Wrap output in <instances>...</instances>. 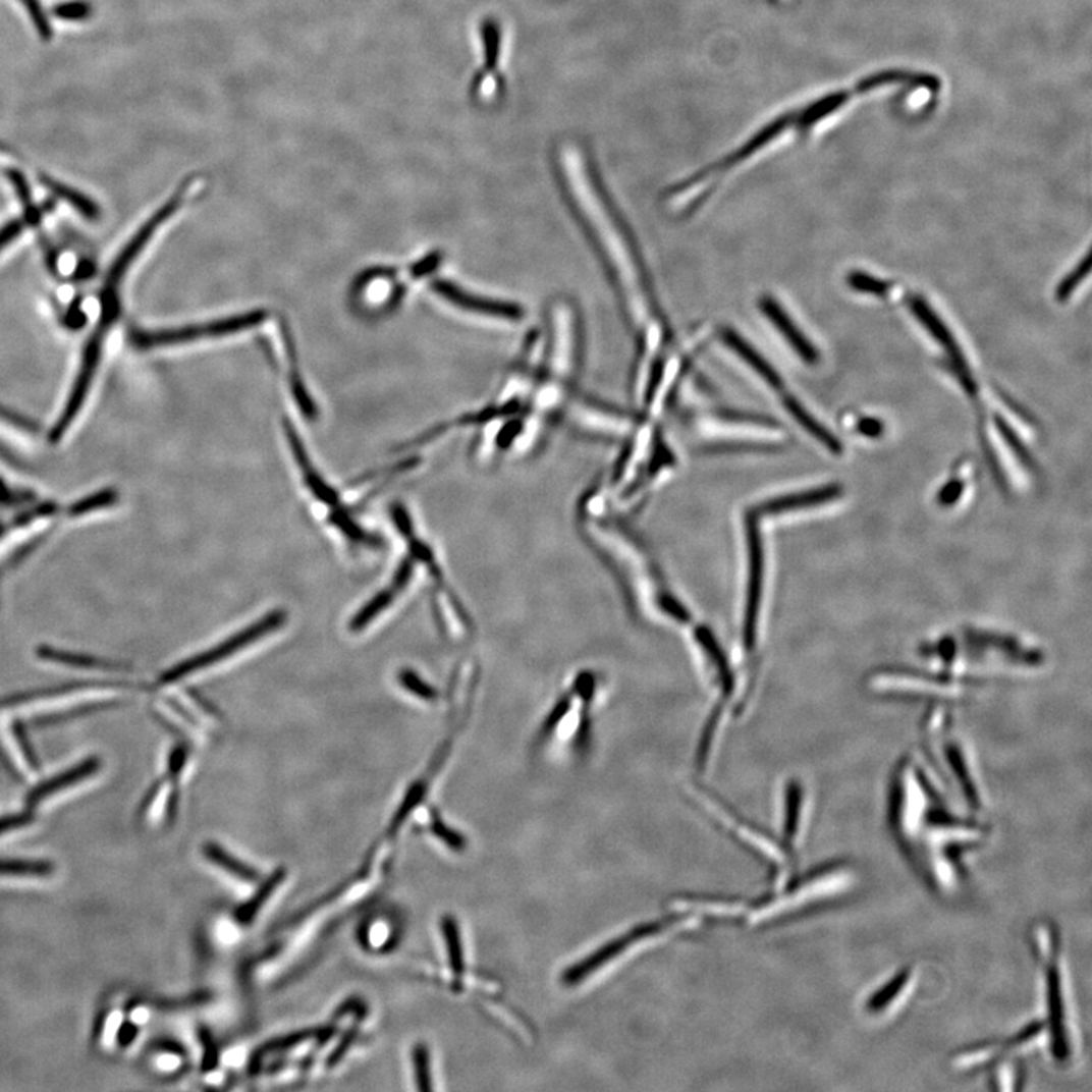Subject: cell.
Returning <instances> with one entry per match:
<instances>
[{"instance_id":"cell-1","label":"cell","mask_w":1092,"mask_h":1092,"mask_svg":"<svg viewBox=\"0 0 1092 1092\" xmlns=\"http://www.w3.org/2000/svg\"><path fill=\"white\" fill-rule=\"evenodd\" d=\"M942 90V80L932 71L912 67H883L862 76L806 96L769 117L754 129L740 148L733 149L721 161L694 176L695 184L710 194L721 179L762 157L763 154L793 145L806 143L824 134L849 117L856 108L890 96L905 95L933 98Z\"/></svg>"},{"instance_id":"cell-2","label":"cell","mask_w":1092,"mask_h":1092,"mask_svg":"<svg viewBox=\"0 0 1092 1092\" xmlns=\"http://www.w3.org/2000/svg\"><path fill=\"white\" fill-rule=\"evenodd\" d=\"M1030 942L1042 973L1047 1042L1054 1059L1066 1063L1075 1054L1076 1033L1073 1029L1069 974L1062 961L1057 927L1050 921H1039L1032 927Z\"/></svg>"},{"instance_id":"cell-3","label":"cell","mask_w":1092,"mask_h":1092,"mask_svg":"<svg viewBox=\"0 0 1092 1092\" xmlns=\"http://www.w3.org/2000/svg\"><path fill=\"white\" fill-rule=\"evenodd\" d=\"M285 439H287L288 445H290L291 454H293L294 460H296L297 468H299L301 476L304 478L307 489L310 490L315 499H318L322 504L327 505L330 508V516H328V523L341 533L344 541L349 542L350 545L360 546V548L381 549L383 548V541L374 533L368 532L363 529L356 517L352 516V511L347 508L346 505L341 502L340 495L337 490L321 476L315 465H313L312 458H310L309 452H307L306 445L301 440L299 434L294 430L293 424L290 421H284Z\"/></svg>"},{"instance_id":"cell-4","label":"cell","mask_w":1092,"mask_h":1092,"mask_svg":"<svg viewBox=\"0 0 1092 1092\" xmlns=\"http://www.w3.org/2000/svg\"><path fill=\"white\" fill-rule=\"evenodd\" d=\"M855 882V871L849 865H827L809 874L796 885H790L771 902L762 903L756 911L751 912V921L760 923L780 915L793 914L797 909L806 906L827 902L845 893Z\"/></svg>"},{"instance_id":"cell-5","label":"cell","mask_w":1092,"mask_h":1092,"mask_svg":"<svg viewBox=\"0 0 1092 1092\" xmlns=\"http://www.w3.org/2000/svg\"><path fill=\"white\" fill-rule=\"evenodd\" d=\"M285 620H287V613L284 610H273V612L266 613L257 622H253L247 629L229 636L219 645H214V647L208 648V650L190 657V659L182 660L178 665L164 672L157 685L161 686V688H164V686L167 688V686L176 685V683L185 680L192 675L201 674V672L210 669L211 666L225 662L234 654L247 650L251 645L262 641L266 636L275 633L276 630L282 629Z\"/></svg>"},{"instance_id":"cell-6","label":"cell","mask_w":1092,"mask_h":1092,"mask_svg":"<svg viewBox=\"0 0 1092 1092\" xmlns=\"http://www.w3.org/2000/svg\"><path fill=\"white\" fill-rule=\"evenodd\" d=\"M268 313L265 310H254L244 315L234 318L219 319V321L204 322V324L187 325V327L172 328V330L143 331L135 330L131 334L132 344L139 349L151 350L157 347L178 346L192 341L210 339V337L229 336V334L241 333L251 330L265 322Z\"/></svg>"},{"instance_id":"cell-7","label":"cell","mask_w":1092,"mask_h":1092,"mask_svg":"<svg viewBox=\"0 0 1092 1092\" xmlns=\"http://www.w3.org/2000/svg\"><path fill=\"white\" fill-rule=\"evenodd\" d=\"M481 46V66L474 74V98L480 102L495 101L504 87V67L507 60L508 37L499 18L484 17L478 26Z\"/></svg>"},{"instance_id":"cell-8","label":"cell","mask_w":1092,"mask_h":1092,"mask_svg":"<svg viewBox=\"0 0 1092 1092\" xmlns=\"http://www.w3.org/2000/svg\"><path fill=\"white\" fill-rule=\"evenodd\" d=\"M909 309L914 313L917 321L921 325H924L927 333L935 339L936 343L945 350L948 357L947 369L954 375L956 378L967 377V375L973 374L970 366H968L967 360H965L964 353H962L961 346L956 341L953 333L950 328L944 324L938 313L930 307L924 297L914 296L909 303Z\"/></svg>"},{"instance_id":"cell-9","label":"cell","mask_w":1092,"mask_h":1092,"mask_svg":"<svg viewBox=\"0 0 1092 1092\" xmlns=\"http://www.w3.org/2000/svg\"><path fill=\"white\" fill-rule=\"evenodd\" d=\"M915 986H917V970L914 967L902 968L868 997L865 1001V1011L873 1019L893 1016L914 994Z\"/></svg>"},{"instance_id":"cell-10","label":"cell","mask_w":1092,"mask_h":1092,"mask_svg":"<svg viewBox=\"0 0 1092 1092\" xmlns=\"http://www.w3.org/2000/svg\"><path fill=\"white\" fill-rule=\"evenodd\" d=\"M433 290L436 291L443 299L451 303L452 306L458 307V309L467 310V312L478 313V315L490 316V318L505 319V321H517L523 318V310L520 307L513 306V304L501 303V301L487 299V297L477 296V294L468 293L463 288L457 287L449 281H443V279H437L431 284Z\"/></svg>"},{"instance_id":"cell-11","label":"cell","mask_w":1092,"mask_h":1092,"mask_svg":"<svg viewBox=\"0 0 1092 1092\" xmlns=\"http://www.w3.org/2000/svg\"><path fill=\"white\" fill-rule=\"evenodd\" d=\"M759 307L760 310H762L763 315H765L766 318H768V321L774 325L775 330L781 334V337L786 340V343L793 347L794 352H796L803 362L808 363V365L811 366L818 365L819 359H821L818 347L806 337V334L803 333L799 327H797L796 322H794L793 318L784 312L783 307L780 306L778 301H775L774 297L771 296H763L762 299L759 301Z\"/></svg>"},{"instance_id":"cell-12","label":"cell","mask_w":1092,"mask_h":1092,"mask_svg":"<svg viewBox=\"0 0 1092 1092\" xmlns=\"http://www.w3.org/2000/svg\"><path fill=\"white\" fill-rule=\"evenodd\" d=\"M413 574H415V560L412 557L405 558L401 561L398 569H396L395 576H393L392 585L389 588L383 589L378 592L372 600L363 609L357 612L356 616L350 620L349 629L352 632H360V630L366 629L375 617L380 616L384 610L389 609L399 594L408 588L410 582H412Z\"/></svg>"},{"instance_id":"cell-13","label":"cell","mask_w":1092,"mask_h":1092,"mask_svg":"<svg viewBox=\"0 0 1092 1092\" xmlns=\"http://www.w3.org/2000/svg\"><path fill=\"white\" fill-rule=\"evenodd\" d=\"M99 769H101V760H84V762H80L79 765L74 766V768L67 769L63 774L57 775V777L43 781L42 784H39V786L28 796V806L34 809L45 805L48 800L66 793L70 787L79 786L84 781L90 780L93 775L98 774Z\"/></svg>"},{"instance_id":"cell-14","label":"cell","mask_w":1092,"mask_h":1092,"mask_svg":"<svg viewBox=\"0 0 1092 1092\" xmlns=\"http://www.w3.org/2000/svg\"><path fill=\"white\" fill-rule=\"evenodd\" d=\"M750 544V589L749 603H747L746 641L749 647H753L756 639L757 613H759L760 592H762L763 560L762 546H760L759 530L753 521L749 523Z\"/></svg>"},{"instance_id":"cell-15","label":"cell","mask_w":1092,"mask_h":1092,"mask_svg":"<svg viewBox=\"0 0 1092 1092\" xmlns=\"http://www.w3.org/2000/svg\"><path fill=\"white\" fill-rule=\"evenodd\" d=\"M842 493L843 487L840 484H827V486L817 487V489H809L805 490V492H797L793 493V495L781 496V498L763 502L759 510L766 514H780L786 513V511L802 510V508L817 507V505L834 501Z\"/></svg>"},{"instance_id":"cell-16","label":"cell","mask_w":1092,"mask_h":1092,"mask_svg":"<svg viewBox=\"0 0 1092 1092\" xmlns=\"http://www.w3.org/2000/svg\"><path fill=\"white\" fill-rule=\"evenodd\" d=\"M806 824L805 787L797 780L789 781L784 790L783 839L784 847L794 852L802 843Z\"/></svg>"},{"instance_id":"cell-17","label":"cell","mask_w":1092,"mask_h":1092,"mask_svg":"<svg viewBox=\"0 0 1092 1092\" xmlns=\"http://www.w3.org/2000/svg\"><path fill=\"white\" fill-rule=\"evenodd\" d=\"M724 341L750 366L756 374L759 375L762 380H765L769 386L774 389H781L783 386V380H781L780 374L769 365L768 360L765 357L760 356L759 350L754 349L753 346L741 337L740 334L734 331H725Z\"/></svg>"},{"instance_id":"cell-18","label":"cell","mask_w":1092,"mask_h":1092,"mask_svg":"<svg viewBox=\"0 0 1092 1092\" xmlns=\"http://www.w3.org/2000/svg\"><path fill=\"white\" fill-rule=\"evenodd\" d=\"M783 404L787 412H789V415L793 416V418L796 419V421L799 422V424L802 425V427L805 428L815 440H818L822 446H825L831 454H842L843 446L842 443H840V440L837 439L828 428H825L815 416H812L811 413H809V410L803 407L794 396H786Z\"/></svg>"},{"instance_id":"cell-19","label":"cell","mask_w":1092,"mask_h":1092,"mask_svg":"<svg viewBox=\"0 0 1092 1092\" xmlns=\"http://www.w3.org/2000/svg\"><path fill=\"white\" fill-rule=\"evenodd\" d=\"M176 781L167 775L164 780L158 781L151 793L146 797L145 803H143L142 811H140V817L143 821L154 824V822L160 821L164 817H167L166 812L172 811L173 803V784Z\"/></svg>"},{"instance_id":"cell-20","label":"cell","mask_w":1092,"mask_h":1092,"mask_svg":"<svg viewBox=\"0 0 1092 1092\" xmlns=\"http://www.w3.org/2000/svg\"><path fill=\"white\" fill-rule=\"evenodd\" d=\"M947 759L950 763L951 772L956 778H958L959 786H961L962 794H964L965 800L968 805L974 811H982L983 802L982 796H980L979 789H977L976 783H974L973 775H971L970 768H968L967 760H965L962 750L958 746H950L947 749Z\"/></svg>"},{"instance_id":"cell-21","label":"cell","mask_w":1092,"mask_h":1092,"mask_svg":"<svg viewBox=\"0 0 1092 1092\" xmlns=\"http://www.w3.org/2000/svg\"><path fill=\"white\" fill-rule=\"evenodd\" d=\"M285 344H287V356L291 365L290 374H288L291 393H293L294 401H296L297 407L303 412V415L313 421V419L318 418V407L313 402L312 396L307 392L306 383L301 377V372L297 371L296 353H294L293 343H291L287 330H285Z\"/></svg>"},{"instance_id":"cell-22","label":"cell","mask_w":1092,"mask_h":1092,"mask_svg":"<svg viewBox=\"0 0 1092 1092\" xmlns=\"http://www.w3.org/2000/svg\"><path fill=\"white\" fill-rule=\"evenodd\" d=\"M1007 1051L1009 1050H1007L1006 1041L989 1042V1044L968 1048V1050L956 1054L953 1067L958 1070L977 1069V1067L992 1062V1060L997 1059L998 1054L1007 1053Z\"/></svg>"},{"instance_id":"cell-23","label":"cell","mask_w":1092,"mask_h":1092,"mask_svg":"<svg viewBox=\"0 0 1092 1092\" xmlns=\"http://www.w3.org/2000/svg\"><path fill=\"white\" fill-rule=\"evenodd\" d=\"M55 867L48 861H0V877L48 879Z\"/></svg>"},{"instance_id":"cell-24","label":"cell","mask_w":1092,"mask_h":1092,"mask_svg":"<svg viewBox=\"0 0 1092 1092\" xmlns=\"http://www.w3.org/2000/svg\"><path fill=\"white\" fill-rule=\"evenodd\" d=\"M204 855L213 862L217 867L222 868L226 873L232 874L237 879L244 880V882H254L257 879V871L248 865L241 864L238 859L232 858L231 855L225 852L222 847L214 845V843H208L205 845Z\"/></svg>"},{"instance_id":"cell-25","label":"cell","mask_w":1092,"mask_h":1092,"mask_svg":"<svg viewBox=\"0 0 1092 1092\" xmlns=\"http://www.w3.org/2000/svg\"><path fill=\"white\" fill-rule=\"evenodd\" d=\"M0 431L6 436H12L15 442L23 443L33 439L37 430L33 422L0 405Z\"/></svg>"},{"instance_id":"cell-26","label":"cell","mask_w":1092,"mask_h":1092,"mask_svg":"<svg viewBox=\"0 0 1092 1092\" xmlns=\"http://www.w3.org/2000/svg\"><path fill=\"white\" fill-rule=\"evenodd\" d=\"M116 498L117 496L114 495L113 490L96 493V495L89 496L84 501L71 505L70 510H68V516L71 520H86V517L93 516L95 513H101L104 508L113 507Z\"/></svg>"},{"instance_id":"cell-27","label":"cell","mask_w":1092,"mask_h":1092,"mask_svg":"<svg viewBox=\"0 0 1092 1092\" xmlns=\"http://www.w3.org/2000/svg\"><path fill=\"white\" fill-rule=\"evenodd\" d=\"M442 929L446 950H448L449 962H451L452 973H454L455 976H461L465 968L463 945H461L457 924H455V921L452 920L451 917L445 918L442 923Z\"/></svg>"},{"instance_id":"cell-28","label":"cell","mask_w":1092,"mask_h":1092,"mask_svg":"<svg viewBox=\"0 0 1092 1092\" xmlns=\"http://www.w3.org/2000/svg\"><path fill=\"white\" fill-rule=\"evenodd\" d=\"M45 182L46 185H48V188H51V190L54 192L55 195H58V197L63 198L66 203L70 204L71 207L77 211V213L89 217V219H96V217L99 216V210L98 207H96V204L93 203L92 200H89V198L84 197L79 192L73 190V188L67 187V185L60 184V182L52 181V179H46Z\"/></svg>"},{"instance_id":"cell-29","label":"cell","mask_w":1092,"mask_h":1092,"mask_svg":"<svg viewBox=\"0 0 1092 1092\" xmlns=\"http://www.w3.org/2000/svg\"><path fill=\"white\" fill-rule=\"evenodd\" d=\"M847 284L858 293L871 294L876 297H885L890 288L889 282L862 271L849 273Z\"/></svg>"},{"instance_id":"cell-30","label":"cell","mask_w":1092,"mask_h":1092,"mask_svg":"<svg viewBox=\"0 0 1092 1092\" xmlns=\"http://www.w3.org/2000/svg\"><path fill=\"white\" fill-rule=\"evenodd\" d=\"M994 424L995 428H997L998 434H1000L1001 439L1004 440V443L1009 446L1011 451H1013V454L1016 455V457L1019 458L1020 461H1022L1024 467L1029 468V470H1032V468L1035 467V465H1033L1032 455H1030L1029 449L1026 448V445H1024L1023 440L1020 439L1019 434L1016 433V430H1014V428L1011 427V425L1007 424V422L1004 421L1001 416H995Z\"/></svg>"},{"instance_id":"cell-31","label":"cell","mask_w":1092,"mask_h":1092,"mask_svg":"<svg viewBox=\"0 0 1092 1092\" xmlns=\"http://www.w3.org/2000/svg\"><path fill=\"white\" fill-rule=\"evenodd\" d=\"M122 1023L123 1014L119 1009L107 1011L99 1019L95 1030V1041L98 1042L99 1047L108 1048L116 1042L117 1032Z\"/></svg>"},{"instance_id":"cell-32","label":"cell","mask_w":1092,"mask_h":1092,"mask_svg":"<svg viewBox=\"0 0 1092 1092\" xmlns=\"http://www.w3.org/2000/svg\"><path fill=\"white\" fill-rule=\"evenodd\" d=\"M1090 272L1091 253H1087L1085 254L1084 259H1082L1081 262L1076 265V268L1073 269V271L1070 272L1069 275H1067L1066 278L1062 279V281H1060L1059 285H1057L1056 299L1060 301V303H1063V301L1069 299V297L1072 296L1073 293H1075L1076 288L1081 285V282L1084 281V279L1087 278L1088 275H1090Z\"/></svg>"},{"instance_id":"cell-33","label":"cell","mask_w":1092,"mask_h":1092,"mask_svg":"<svg viewBox=\"0 0 1092 1092\" xmlns=\"http://www.w3.org/2000/svg\"><path fill=\"white\" fill-rule=\"evenodd\" d=\"M1020 1072L1014 1062H1003L992 1073V1084L998 1091L1019 1090Z\"/></svg>"},{"instance_id":"cell-34","label":"cell","mask_w":1092,"mask_h":1092,"mask_svg":"<svg viewBox=\"0 0 1092 1092\" xmlns=\"http://www.w3.org/2000/svg\"><path fill=\"white\" fill-rule=\"evenodd\" d=\"M399 683H401L405 691L416 695L421 700L431 701L437 697L436 691L427 681L416 675L415 672L402 671L401 675H399Z\"/></svg>"},{"instance_id":"cell-35","label":"cell","mask_w":1092,"mask_h":1092,"mask_svg":"<svg viewBox=\"0 0 1092 1092\" xmlns=\"http://www.w3.org/2000/svg\"><path fill=\"white\" fill-rule=\"evenodd\" d=\"M430 1054H428L427 1048L419 1047L415 1048L413 1053V1062H415V1075L416 1082H418L421 1090H430L431 1075H430Z\"/></svg>"},{"instance_id":"cell-36","label":"cell","mask_w":1092,"mask_h":1092,"mask_svg":"<svg viewBox=\"0 0 1092 1092\" xmlns=\"http://www.w3.org/2000/svg\"><path fill=\"white\" fill-rule=\"evenodd\" d=\"M281 874L282 873H279V876L272 877L271 882H269L268 885H265V887H262V889H260V893L257 898L256 896H254L253 902L248 903V905L241 906L240 912H238V917H240L241 921L253 920L254 915L259 912V909L262 908L263 903H265L266 899L271 896L273 889H275V886L278 885V880H281L282 877Z\"/></svg>"},{"instance_id":"cell-37","label":"cell","mask_w":1092,"mask_h":1092,"mask_svg":"<svg viewBox=\"0 0 1092 1092\" xmlns=\"http://www.w3.org/2000/svg\"><path fill=\"white\" fill-rule=\"evenodd\" d=\"M24 6H26L28 12H30L31 20L36 24L37 31L40 36L45 40H51L52 30L49 26L48 20H46L45 12H43L42 5L39 0H20Z\"/></svg>"},{"instance_id":"cell-38","label":"cell","mask_w":1092,"mask_h":1092,"mask_svg":"<svg viewBox=\"0 0 1092 1092\" xmlns=\"http://www.w3.org/2000/svg\"><path fill=\"white\" fill-rule=\"evenodd\" d=\"M28 226L31 225L30 222L24 219V217H21V219L17 220H11V222H8L5 226H2V228H0V253H2V251L5 250L6 247H9L12 241L17 240V238L20 237L21 234H23L24 229H26Z\"/></svg>"},{"instance_id":"cell-39","label":"cell","mask_w":1092,"mask_h":1092,"mask_svg":"<svg viewBox=\"0 0 1092 1092\" xmlns=\"http://www.w3.org/2000/svg\"><path fill=\"white\" fill-rule=\"evenodd\" d=\"M90 8L87 3L84 2H67L61 3L55 8V14L64 20H83L89 15Z\"/></svg>"},{"instance_id":"cell-40","label":"cell","mask_w":1092,"mask_h":1092,"mask_svg":"<svg viewBox=\"0 0 1092 1092\" xmlns=\"http://www.w3.org/2000/svg\"><path fill=\"white\" fill-rule=\"evenodd\" d=\"M182 1057L179 1053L173 1050H164L155 1054L152 1063L158 1072H170V1070H176L181 1066Z\"/></svg>"},{"instance_id":"cell-41","label":"cell","mask_w":1092,"mask_h":1092,"mask_svg":"<svg viewBox=\"0 0 1092 1092\" xmlns=\"http://www.w3.org/2000/svg\"><path fill=\"white\" fill-rule=\"evenodd\" d=\"M440 262H442V256H440L439 253L430 254V256L424 257V259L419 260L416 265H413L412 269H410V273H412L415 278H422V276L430 275L431 272L436 271V269L439 268Z\"/></svg>"},{"instance_id":"cell-42","label":"cell","mask_w":1092,"mask_h":1092,"mask_svg":"<svg viewBox=\"0 0 1092 1092\" xmlns=\"http://www.w3.org/2000/svg\"><path fill=\"white\" fill-rule=\"evenodd\" d=\"M31 822H33V817L30 814L8 815V817L0 818V836L28 827Z\"/></svg>"},{"instance_id":"cell-43","label":"cell","mask_w":1092,"mask_h":1092,"mask_svg":"<svg viewBox=\"0 0 1092 1092\" xmlns=\"http://www.w3.org/2000/svg\"><path fill=\"white\" fill-rule=\"evenodd\" d=\"M964 486H965L964 481H961V480L948 481V483L944 484V487H942V489L939 490V493H938L939 502H941L942 505L954 504V502L958 501L959 496H961L962 492H964Z\"/></svg>"},{"instance_id":"cell-44","label":"cell","mask_w":1092,"mask_h":1092,"mask_svg":"<svg viewBox=\"0 0 1092 1092\" xmlns=\"http://www.w3.org/2000/svg\"><path fill=\"white\" fill-rule=\"evenodd\" d=\"M859 433L862 436L870 437V439H877L885 433V424L877 418H864L856 425Z\"/></svg>"},{"instance_id":"cell-45","label":"cell","mask_w":1092,"mask_h":1092,"mask_svg":"<svg viewBox=\"0 0 1092 1092\" xmlns=\"http://www.w3.org/2000/svg\"><path fill=\"white\" fill-rule=\"evenodd\" d=\"M137 1036H139V1026L132 1023L131 1020H123L116 1036L117 1045L120 1048H128L129 1045L134 1044Z\"/></svg>"},{"instance_id":"cell-46","label":"cell","mask_w":1092,"mask_h":1092,"mask_svg":"<svg viewBox=\"0 0 1092 1092\" xmlns=\"http://www.w3.org/2000/svg\"><path fill=\"white\" fill-rule=\"evenodd\" d=\"M148 1011H146V1007L135 1006L132 1007L131 1013H129L128 1020H131L132 1023H135L137 1026H140V1024H145L146 1022H148Z\"/></svg>"}]
</instances>
